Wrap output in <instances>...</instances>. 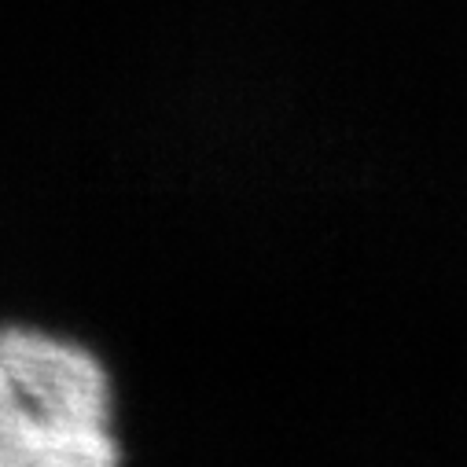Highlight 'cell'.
<instances>
[{"label": "cell", "instance_id": "1", "mask_svg": "<svg viewBox=\"0 0 467 467\" xmlns=\"http://www.w3.org/2000/svg\"><path fill=\"white\" fill-rule=\"evenodd\" d=\"M0 365L12 376L19 398L59 449L63 467L114 463L110 394L99 361L85 349L26 327L0 331Z\"/></svg>", "mask_w": 467, "mask_h": 467}, {"label": "cell", "instance_id": "2", "mask_svg": "<svg viewBox=\"0 0 467 467\" xmlns=\"http://www.w3.org/2000/svg\"><path fill=\"white\" fill-rule=\"evenodd\" d=\"M0 467H63L56 441L0 365Z\"/></svg>", "mask_w": 467, "mask_h": 467}]
</instances>
